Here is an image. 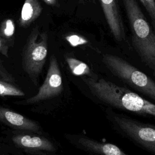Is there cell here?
I'll list each match as a JSON object with an SVG mask.
<instances>
[{
    "mask_svg": "<svg viewBox=\"0 0 155 155\" xmlns=\"http://www.w3.org/2000/svg\"><path fill=\"white\" fill-rule=\"evenodd\" d=\"M91 93L113 107L138 114L155 117V104L129 89L103 78H83Z\"/></svg>",
    "mask_w": 155,
    "mask_h": 155,
    "instance_id": "6da1fadb",
    "label": "cell"
},
{
    "mask_svg": "<svg viewBox=\"0 0 155 155\" xmlns=\"http://www.w3.org/2000/svg\"><path fill=\"white\" fill-rule=\"evenodd\" d=\"M132 43L142 61L155 71V32L136 0H123Z\"/></svg>",
    "mask_w": 155,
    "mask_h": 155,
    "instance_id": "7a4b0ae2",
    "label": "cell"
},
{
    "mask_svg": "<svg viewBox=\"0 0 155 155\" xmlns=\"http://www.w3.org/2000/svg\"><path fill=\"white\" fill-rule=\"evenodd\" d=\"M102 61L108 70L134 90L155 101V81L122 58L110 54Z\"/></svg>",
    "mask_w": 155,
    "mask_h": 155,
    "instance_id": "3957f363",
    "label": "cell"
},
{
    "mask_svg": "<svg viewBox=\"0 0 155 155\" xmlns=\"http://www.w3.org/2000/svg\"><path fill=\"white\" fill-rule=\"evenodd\" d=\"M48 36L45 32H40L38 27L33 28L23 48L22 67L35 85L45 64L48 53Z\"/></svg>",
    "mask_w": 155,
    "mask_h": 155,
    "instance_id": "277c9868",
    "label": "cell"
},
{
    "mask_svg": "<svg viewBox=\"0 0 155 155\" xmlns=\"http://www.w3.org/2000/svg\"><path fill=\"white\" fill-rule=\"evenodd\" d=\"M111 118L116 128L131 140L155 155V125L114 113Z\"/></svg>",
    "mask_w": 155,
    "mask_h": 155,
    "instance_id": "5b68a950",
    "label": "cell"
},
{
    "mask_svg": "<svg viewBox=\"0 0 155 155\" xmlns=\"http://www.w3.org/2000/svg\"><path fill=\"white\" fill-rule=\"evenodd\" d=\"M64 89L61 70L54 55H52L49 61V65L46 76L38 93L28 99L19 102L22 105H33L41 101L58 96Z\"/></svg>",
    "mask_w": 155,
    "mask_h": 155,
    "instance_id": "8992f818",
    "label": "cell"
},
{
    "mask_svg": "<svg viewBox=\"0 0 155 155\" xmlns=\"http://www.w3.org/2000/svg\"><path fill=\"white\" fill-rule=\"evenodd\" d=\"M110 31L117 41L125 39L124 23L117 0H99Z\"/></svg>",
    "mask_w": 155,
    "mask_h": 155,
    "instance_id": "52a82bcc",
    "label": "cell"
},
{
    "mask_svg": "<svg viewBox=\"0 0 155 155\" xmlns=\"http://www.w3.org/2000/svg\"><path fill=\"white\" fill-rule=\"evenodd\" d=\"M0 122L15 130L33 132L40 130L39 125L35 121L3 107H0Z\"/></svg>",
    "mask_w": 155,
    "mask_h": 155,
    "instance_id": "ba28073f",
    "label": "cell"
},
{
    "mask_svg": "<svg viewBox=\"0 0 155 155\" xmlns=\"http://www.w3.org/2000/svg\"><path fill=\"white\" fill-rule=\"evenodd\" d=\"M12 140L17 147L27 150L53 152L56 150L53 143L44 137L19 134L12 137Z\"/></svg>",
    "mask_w": 155,
    "mask_h": 155,
    "instance_id": "9c48e42d",
    "label": "cell"
},
{
    "mask_svg": "<svg viewBox=\"0 0 155 155\" xmlns=\"http://www.w3.org/2000/svg\"><path fill=\"white\" fill-rule=\"evenodd\" d=\"M78 142L85 150L98 155H128L114 144L101 142L87 137H80Z\"/></svg>",
    "mask_w": 155,
    "mask_h": 155,
    "instance_id": "30bf717a",
    "label": "cell"
},
{
    "mask_svg": "<svg viewBox=\"0 0 155 155\" xmlns=\"http://www.w3.org/2000/svg\"><path fill=\"white\" fill-rule=\"evenodd\" d=\"M42 11V7L38 0H25L19 18V25L28 27L40 16Z\"/></svg>",
    "mask_w": 155,
    "mask_h": 155,
    "instance_id": "8fae6325",
    "label": "cell"
},
{
    "mask_svg": "<svg viewBox=\"0 0 155 155\" xmlns=\"http://www.w3.org/2000/svg\"><path fill=\"white\" fill-rule=\"evenodd\" d=\"M65 61L71 73L76 76H91V71L88 65L76 58L72 57H65Z\"/></svg>",
    "mask_w": 155,
    "mask_h": 155,
    "instance_id": "7c38bea8",
    "label": "cell"
},
{
    "mask_svg": "<svg viewBox=\"0 0 155 155\" xmlns=\"http://www.w3.org/2000/svg\"><path fill=\"white\" fill-rule=\"evenodd\" d=\"M15 25L11 19L3 21L0 25V36L6 40L10 45L12 44L14 38Z\"/></svg>",
    "mask_w": 155,
    "mask_h": 155,
    "instance_id": "4fadbf2b",
    "label": "cell"
},
{
    "mask_svg": "<svg viewBox=\"0 0 155 155\" xmlns=\"http://www.w3.org/2000/svg\"><path fill=\"white\" fill-rule=\"evenodd\" d=\"M24 95V92L16 84L0 79L1 96H22Z\"/></svg>",
    "mask_w": 155,
    "mask_h": 155,
    "instance_id": "5bb4252c",
    "label": "cell"
},
{
    "mask_svg": "<svg viewBox=\"0 0 155 155\" xmlns=\"http://www.w3.org/2000/svg\"><path fill=\"white\" fill-rule=\"evenodd\" d=\"M65 39L72 47H78L79 45H86L88 43L87 39L81 35L74 33H70L65 37Z\"/></svg>",
    "mask_w": 155,
    "mask_h": 155,
    "instance_id": "9a60e30c",
    "label": "cell"
},
{
    "mask_svg": "<svg viewBox=\"0 0 155 155\" xmlns=\"http://www.w3.org/2000/svg\"><path fill=\"white\" fill-rule=\"evenodd\" d=\"M150 16L155 27V0H139Z\"/></svg>",
    "mask_w": 155,
    "mask_h": 155,
    "instance_id": "2e32d148",
    "label": "cell"
},
{
    "mask_svg": "<svg viewBox=\"0 0 155 155\" xmlns=\"http://www.w3.org/2000/svg\"><path fill=\"white\" fill-rule=\"evenodd\" d=\"M0 79L15 84V79L4 67L0 59Z\"/></svg>",
    "mask_w": 155,
    "mask_h": 155,
    "instance_id": "e0dca14e",
    "label": "cell"
},
{
    "mask_svg": "<svg viewBox=\"0 0 155 155\" xmlns=\"http://www.w3.org/2000/svg\"><path fill=\"white\" fill-rule=\"evenodd\" d=\"M10 44L0 36V53L5 57H8V50Z\"/></svg>",
    "mask_w": 155,
    "mask_h": 155,
    "instance_id": "ac0fdd59",
    "label": "cell"
},
{
    "mask_svg": "<svg viewBox=\"0 0 155 155\" xmlns=\"http://www.w3.org/2000/svg\"><path fill=\"white\" fill-rule=\"evenodd\" d=\"M42 1L48 5L58 7V0H42Z\"/></svg>",
    "mask_w": 155,
    "mask_h": 155,
    "instance_id": "d6986e66",
    "label": "cell"
},
{
    "mask_svg": "<svg viewBox=\"0 0 155 155\" xmlns=\"http://www.w3.org/2000/svg\"><path fill=\"white\" fill-rule=\"evenodd\" d=\"M79 2H80V3H82V4H83V3H85V2H87V1H91V2H94V0H79Z\"/></svg>",
    "mask_w": 155,
    "mask_h": 155,
    "instance_id": "ffe728a7",
    "label": "cell"
},
{
    "mask_svg": "<svg viewBox=\"0 0 155 155\" xmlns=\"http://www.w3.org/2000/svg\"><path fill=\"white\" fill-rule=\"evenodd\" d=\"M154 76H155V72H154Z\"/></svg>",
    "mask_w": 155,
    "mask_h": 155,
    "instance_id": "44dd1931",
    "label": "cell"
}]
</instances>
